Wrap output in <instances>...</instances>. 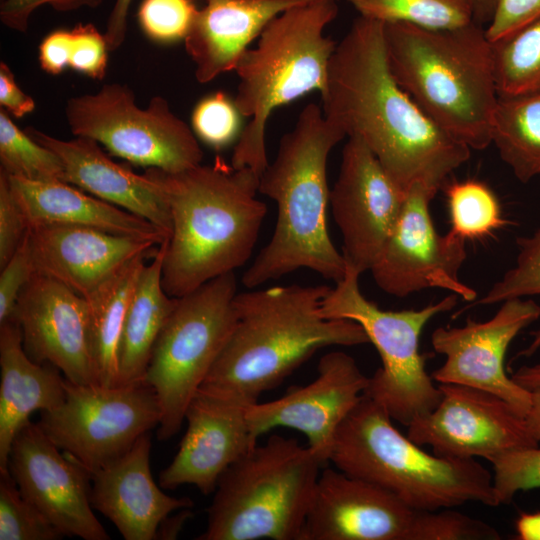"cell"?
I'll list each match as a JSON object with an SVG mask.
<instances>
[{
  "label": "cell",
  "instance_id": "cell-1",
  "mask_svg": "<svg viewBox=\"0 0 540 540\" xmlns=\"http://www.w3.org/2000/svg\"><path fill=\"white\" fill-rule=\"evenodd\" d=\"M383 25L359 16L337 43L322 111L345 137L363 141L401 190L422 184L438 191L471 149L434 123L393 78Z\"/></svg>",
  "mask_w": 540,
  "mask_h": 540
},
{
  "label": "cell",
  "instance_id": "cell-2",
  "mask_svg": "<svg viewBox=\"0 0 540 540\" xmlns=\"http://www.w3.org/2000/svg\"><path fill=\"white\" fill-rule=\"evenodd\" d=\"M330 288L291 284L237 293L236 325L198 391L248 406L319 349L370 343L355 321L320 313Z\"/></svg>",
  "mask_w": 540,
  "mask_h": 540
},
{
  "label": "cell",
  "instance_id": "cell-3",
  "mask_svg": "<svg viewBox=\"0 0 540 540\" xmlns=\"http://www.w3.org/2000/svg\"><path fill=\"white\" fill-rule=\"evenodd\" d=\"M149 170L171 211V232L162 243V284L169 296L182 297L250 259L267 212L256 197V172L220 158L178 173Z\"/></svg>",
  "mask_w": 540,
  "mask_h": 540
},
{
  "label": "cell",
  "instance_id": "cell-4",
  "mask_svg": "<svg viewBox=\"0 0 540 540\" xmlns=\"http://www.w3.org/2000/svg\"><path fill=\"white\" fill-rule=\"evenodd\" d=\"M344 138L315 103L306 105L294 127L282 136L258 186L259 193L276 203V223L271 239L242 276L246 288L300 268L335 283L343 278L347 264L332 242L327 224V161Z\"/></svg>",
  "mask_w": 540,
  "mask_h": 540
},
{
  "label": "cell",
  "instance_id": "cell-5",
  "mask_svg": "<svg viewBox=\"0 0 540 540\" xmlns=\"http://www.w3.org/2000/svg\"><path fill=\"white\" fill-rule=\"evenodd\" d=\"M383 35L393 78L426 115L471 150L490 146L498 91L483 25L433 30L390 22Z\"/></svg>",
  "mask_w": 540,
  "mask_h": 540
},
{
  "label": "cell",
  "instance_id": "cell-6",
  "mask_svg": "<svg viewBox=\"0 0 540 540\" xmlns=\"http://www.w3.org/2000/svg\"><path fill=\"white\" fill-rule=\"evenodd\" d=\"M421 447L397 430L387 411L364 394L339 427L329 462L417 510L467 502L499 505L492 474L476 459L442 457Z\"/></svg>",
  "mask_w": 540,
  "mask_h": 540
},
{
  "label": "cell",
  "instance_id": "cell-7",
  "mask_svg": "<svg viewBox=\"0 0 540 540\" xmlns=\"http://www.w3.org/2000/svg\"><path fill=\"white\" fill-rule=\"evenodd\" d=\"M337 1L320 0L284 11L239 58L234 102L242 117L250 120L234 147V168L247 167L260 176L269 164L265 131L272 112L311 91L321 94L326 89L337 43L324 30L338 14Z\"/></svg>",
  "mask_w": 540,
  "mask_h": 540
},
{
  "label": "cell",
  "instance_id": "cell-8",
  "mask_svg": "<svg viewBox=\"0 0 540 540\" xmlns=\"http://www.w3.org/2000/svg\"><path fill=\"white\" fill-rule=\"evenodd\" d=\"M324 463L296 439L273 434L219 478L197 540H302Z\"/></svg>",
  "mask_w": 540,
  "mask_h": 540
},
{
  "label": "cell",
  "instance_id": "cell-9",
  "mask_svg": "<svg viewBox=\"0 0 540 540\" xmlns=\"http://www.w3.org/2000/svg\"><path fill=\"white\" fill-rule=\"evenodd\" d=\"M360 275L347 265L343 278L323 299L320 313L326 318L355 321L364 329L382 362L369 377L364 394L381 405L392 420L408 426L432 411L442 397L426 371L425 357L419 351L420 335L433 317L452 310L459 296L450 293L420 309L384 310L362 294Z\"/></svg>",
  "mask_w": 540,
  "mask_h": 540
},
{
  "label": "cell",
  "instance_id": "cell-10",
  "mask_svg": "<svg viewBox=\"0 0 540 540\" xmlns=\"http://www.w3.org/2000/svg\"><path fill=\"white\" fill-rule=\"evenodd\" d=\"M234 272L216 277L188 294L163 327L144 376L158 398L157 437L180 430L186 409L226 345L237 321Z\"/></svg>",
  "mask_w": 540,
  "mask_h": 540
},
{
  "label": "cell",
  "instance_id": "cell-11",
  "mask_svg": "<svg viewBox=\"0 0 540 540\" xmlns=\"http://www.w3.org/2000/svg\"><path fill=\"white\" fill-rule=\"evenodd\" d=\"M65 114L75 136L94 139L132 163L178 173L202 162L195 134L160 96L141 109L128 86L112 83L69 99Z\"/></svg>",
  "mask_w": 540,
  "mask_h": 540
},
{
  "label": "cell",
  "instance_id": "cell-12",
  "mask_svg": "<svg viewBox=\"0 0 540 540\" xmlns=\"http://www.w3.org/2000/svg\"><path fill=\"white\" fill-rule=\"evenodd\" d=\"M65 389L64 401L40 412L38 425L90 473L123 455L160 423L157 395L143 380L104 387L66 379Z\"/></svg>",
  "mask_w": 540,
  "mask_h": 540
},
{
  "label": "cell",
  "instance_id": "cell-13",
  "mask_svg": "<svg viewBox=\"0 0 540 540\" xmlns=\"http://www.w3.org/2000/svg\"><path fill=\"white\" fill-rule=\"evenodd\" d=\"M438 191L422 184L407 192L394 228L370 269L377 286L395 297L440 288L473 302L476 291L459 279L466 257L465 240L439 234L430 214Z\"/></svg>",
  "mask_w": 540,
  "mask_h": 540
},
{
  "label": "cell",
  "instance_id": "cell-14",
  "mask_svg": "<svg viewBox=\"0 0 540 540\" xmlns=\"http://www.w3.org/2000/svg\"><path fill=\"white\" fill-rule=\"evenodd\" d=\"M539 317L540 305L534 300L511 298L486 321L469 318L459 327L436 328L431 344L445 361L431 377L438 384H459L493 393L525 417L532 392L507 375L504 363L515 337Z\"/></svg>",
  "mask_w": 540,
  "mask_h": 540
},
{
  "label": "cell",
  "instance_id": "cell-15",
  "mask_svg": "<svg viewBox=\"0 0 540 540\" xmlns=\"http://www.w3.org/2000/svg\"><path fill=\"white\" fill-rule=\"evenodd\" d=\"M442 397L430 412L415 418L407 436L434 454L452 458L494 457L538 446L525 417L501 397L481 389L438 384Z\"/></svg>",
  "mask_w": 540,
  "mask_h": 540
},
{
  "label": "cell",
  "instance_id": "cell-16",
  "mask_svg": "<svg viewBox=\"0 0 540 540\" xmlns=\"http://www.w3.org/2000/svg\"><path fill=\"white\" fill-rule=\"evenodd\" d=\"M431 511L338 469L323 468L302 540H429Z\"/></svg>",
  "mask_w": 540,
  "mask_h": 540
},
{
  "label": "cell",
  "instance_id": "cell-17",
  "mask_svg": "<svg viewBox=\"0 0 540 540\" xmlns=\"http://www.w3.org/2000/svg\"><path fill=\"white\" fill-rule=\"evenodd\" d=\"M8 471L23 497L63 536L110 538L90 502L91 473L60 450L38 423L29 421L15 436Z\"/></svg>",
  "mask_w": 540,
  "mask_h": 540
},
{
  "label": "cell",
  "instance_id": "cell-18",
  "mask_svg": "<svg viewBox=\"0 0 540 540\" xmlns=\"http://www.w3.org/2000/svg\"><path fill=\"white\" fill-rule=\"evenodd\" d=\"M405 196L366 144L348 138L329 198L347 265L360 274L370 271L394 228Z\"/></svg>",
  "mask_w": 540,
  "mask_h": 540
},
{
  "label": "cell",
  "instance_id": "cell-19",
  "mask_svg": "<svg viewBox=\"0 0 540 540\" xmlns=\"http://www.w3.org/2000/svg\"><path fill=\"white\" fill-rule=\"evenodd\" d=\"M23 347L38 364L50 363L75 384H99L92 322L84 297L35 272L19 294L11 316Z\"/></svg>",
  "mask_w": 540,
  "mask_h": 540
},
{
  "label": "cell",
  "instance_id": "cell-20",
  "mask_svg": "<svg viewBox=\"0 0 540 540\" xmlns=\"http://www.w3.org/2000/svg\"><path fill=\"white\" fill-rule=\"evenodd\" d=\"M369 383L354 358L342 351L323 355L317 377L305 386L291 387L275 400L248 405L246 417L253 438L278 427L303 433L308 447L329 462L337 431L361 400Z\"/></svg>",
  "mask_w": 540,
  "mask_h": 540
},
{
  "label": "cell",
  "instance_id": "cell-21",
  "mask_svg": "<svg viewBox=\"0 0 540 540\" xmlns=\"http://www.w3.org/2000/svg\"><path fill=\"white\" fill-rule=\"evenodd\" d=\"M35 272L86 298L140 255L154 256L159 244L73 224L33 225L27 231Z\"/></svg>",
  "mask_w": 540,
  "mask_h": 540
},
{
  "label": "cell",
  "instance_id": "cell-22",
  "mask_svg": "<svg viewBox=\"0 0 540 540\" xmlns=\"http://www.w3.org/2000/svg\"><path fill=\"white\" fill-rule=\"evenodd\" d=\"M246 408L197 391L185 412L187 429L179 449L159 475L161 488L190 484L204 495L213 493L222 474L257 444Z\"/></svg>",
  "mask_w": 540,
  "mask_h": 540
},
{
  "label": "cell",
  "instance_id": "cell-23",
  "mask_svg": "<svg viewBox=\"0 0 540 540\" xmlns=\"http://www.w3.org/2000/svg\"><path fill=\"white\" fill-rule=\"evenodd\" d=\"M150 433L123 455L91 473L90 502L125 540H153L171 513L193 507L189 498L165 494L150 470Z\"/></svg>",
  "mask_w": 540,
  "mask_h": 540
},
{
  "label": "cell",
  "instance_id": "cell-24",
  "mask_svg": "<svg viewBox=\"0 0 540 540\" xmlns=\"http://www.w3.org/2000/svg\"><path fill=\"white\" fill-rule=\"evenodd\" d=\"M27 134L60 157L65 182L149 221L169 237V201L149 169L143 175L134 173L111 160L98 142L88 137L76 136L65 141L34 128H28Z\"/></svg>",
  "mask_w": 540,
  "mask_h": 540
},
{
  "label": "cell",
  "instance_id": "cell-25",
  "mask_svg": "<svg viewBox=\"0 0 540 540\" xmlns=\"http://www.w3.org/2000/svg\"><path fill=\"white\" fill-rule=\"evenodd\" d=\"M320 0H203L185 48L199 83L234 71L241 55L284 11Z\"/></svg>",
  "mask_w": 540,
  "mask_h": 540
},
{
  "label": "cell",
  "instance_id": "cell-26",
  "mask_svg": "<svg viewBox=\"0 0 540 540\" xmlns=\"http://www.w3.org/2000/svg\"><path fill=\"white\" fill-rule=\"evenodd\" d=\"M0 367V472H8L15 436L33 412L54 409L64 401L66 378L54 365L29 358L13 318L0 324Z\"/></svg>",
  "mask_w": 540,
  "mask_h": 540
},
{
  "label": "cell",
  "instance_id": "cell-27",
  "mask_svg": "<svg viewBox=\"0 0 540 540\" xmlns=\"http://www.w3.org/2000/svg\"><path fill=\"white\" fill-rule=\"evenodd\" d=\"M8 179L28 227L73 224L151 240L159 245L167 239L166 234L149 221L100 198L89 196L67 182L32 181L10 175Z\"/></svg>",
  "mask_w": 540,
  "mask_h": 540
},
{
  "label": "cell",
  "instance_id": "cell-28",
  "mask_svg": "<svg viewBox=\"0 0 540 540\" xmlns=\"http://www.w3.org/2000/svg\"><path fill=\"white\" fill-rule=\"evenodd\" d=\"M163 254L161 244L133 292L121 336L117 386L144 379L155 343L177 305L178 298L163 288Z\"/></svg>",
  "mask_w": 540,
  "mask_h": 540
},
{
  "label": "cell",
  "instance_id": "cell-29",
  "mask_svg": "<svg viewBox=\"0 0 540 540\" xmlns=\"http://www.w3.org/2000/svg\"><path fill=\"white\" fill-rule=\"evenodd\" d=\"M148 255H140L85 299L88 303L99 385L117 386L119 350L128 307Z\"/></svg>",
  "mask_w": 540,
  "mask_h": 540
},
{
  "label": "cell",
  "instance_id": "cell-30",
  "mask_svg": "<svg viewBox=\"0 0 540 540\" xmlns=\"http://www.w3.org/2000/svg\"><path fill=\"white\" fill-rule=\"evenodd\" d=\"M491 144L520 182L540 178V92L498 96Z\"/></svg>",
  "mask_w": 540,
  "mask_h": 540
},
{
  "label": "cell",
  "instance_id": "cell-31",
  "mask_svg": "<svg viewBox=\"0 0 540 540\" xmlns=\"http://www.w3.org/2000/svg\"><path fill=\"white\" fill-rule=\"evenodd\" d=\"M498 96L540 92V17L492 43Z\"/></svg>",
  "mask_w": 540,
  "mask_h": 540
},
{
  "label": "cell",
  "instance_id": "cell-32",
  "mask_svg": "<svg viewBox=\"0 0 540 540\" xmlns=\"http://www.w3.org/2000/svg\"><path fill=\"white\" fill-rule=\"evenodd\" d=\"M360 16L444 30L476 22L469 0H348Z\"/></svg>",
  "mask_w": 540,
  "mask_h": 540
},
{
  "label": "cell",
  "instance_id": "cell-33",
  "mask_svg": "<svg viewBox=\"0 0 540 540\" xmlns=\"http://www.w3.org/2000/svg\"><path fill=\"white\" fill-rule=\"evenodd\" d=\"M450 224L454 235L480 239L506 224L494 192L483 182L456 181L445 189Z\"/></svg>",
  "mask_w": 540,
  "mask_h": 540
},
{
  "label": "cell",
  "instance_id": "cell-34",
  "mask_svg": "<svg viewBox=\"0 0 540 540\" xmlns=\"http://www.w3.org/2000/svg\"><path fill=\"white\" fill-rule=\"evenodd\" d=\"M0 161V169L10 176L65 182L60 157L20 130L3 109L0 110Z\"/></svg>",
  "mask_w": 540,
  "mask_h": 540
},
{
  "label": "cell",
  "instance_id": "cell-35",
  "mask_svg": "<svg viewBox=\"0 0 540 540\" xmlns=\"http://www.w3.org/2000/svg\"><path fill=\"white\" fill-rule=\"evenodd\" d=\"M514 265L473 305H492L511 298L540 296V227L531 235L518 237ZM530 345L519 355L531 356L540 348V328L532 333Z\"/></svg>",
  "mask_w": 540,
  "mask_h": 540
},
{
  "label": "cell",
  "instance_id": "cell-36",
  "mask_svg": "<svg viewBox=\"0 0 540 540\" xmlns=\"http://www.w3.org/2000/svg\"><path fill=\"white\" fill-rule=\"evenodd\" d=\"M63 534L21 494L8 472H0V540H57Z\"/></svg>",
  "mask_w": 540,
  "mask_h": 540
},
{
  "label": "cell",
  "instance_id": "cell-37",
  "mask_svg": "<svg viewBox=\"0 0 540 540\" xmlns=\"http://www.w3.org/2000/svg\"><path fill=\"white\" fill-rule=\"evenodd\" d=\"M492 483L500 504L511 502L519 491L540 487V447L531 446L502 453L489 461Z\"/></svg>",
  "mask_w": 540,
  "mask_h": 540
},
{
  "label": "cell",
  "instance_id": "cell-38",
  "mask_svg": "<svg viewBox=\"0 0 540 540\" xmlns=\"http://www.w3.org/2000/svg\"><path fill=\"white\" fill-rule=\"evenodd\" d=\"M241 113L234 100L219 91L200 100L192 113L194 133L206 144L222 149L241 134Z\"/></svg>",
  "mask_w": 540,
  "mask_h": 540
},
{
  "label": "cell",
  "instance_id": "cell-39",
  "mask_svg": "<svg viewBox=\"0 0 540 540\" xmlns=\"http://www.w3.org/2000/svg\"><path fill=\"white\" fill-rule=\"evenodd\" d=\"M198 10L194 0H143L138 21L149 38L170 43L185 40Z\"/></svg>",
  "mask_w": 540,
  "mask_h": 540
},
{
  "label": "cell",
  "instance_id": "cell-40",
  "mask_svg": "<svg viewBox=\"0 0 540 540\" xmlns=\"http://www.w3.org/2000/svg\"><path fill=\"white\" fill-rule=\"evenodd\" d=\"M71 33L69 66L91 78H104L109 52L104 34H101L93 24H79L71 30Z\"/></svg>",
  "mask_w": 540,
  "mask_h": 540
},
{
  "label": "cell",
  "instance_id": "cell-41",
  "mask_svg": "<svg viewBox=\"0 0 540 540\" xmlns=\"http://www.w3.org/2000/svg\"><path fill=\"white\" fill-rule=\"evenodd\" d=\"M35 273L27 233L11 258L1 267L0 324L8 321L24 286Z\"/></svg>",
  "mask_w": 540,
  "mask_h": 540
},
{
  "label": "cell",
  "instance_id": "cell-42",
  "mask_svg": "<svg viewBox=\"0 0 540 540\" xmlns=\"http://www.w3.org/2000/svg\"><path fill=\"white\" fill-rule=\"evenodd\" d=\"M28 223L10 188L8 175L0 169V267L23 241Z\"/></svg>",
  "mask_w": 540,
  "mask_h": 540
},
{
  "label": "cell",
  "instance_id": "cell-43",
  "mask_svg": "<svg viewBox=\"0 0 540 540\" xmlns=\"http://www.w3.org/2000/svg\"><path fill=\"white\" fill-rule=\"evenodd\" d=\"M540 17V0H498L485 28L490 42L510 36Z\"/></svg>",
  "mask_w": 540,
  "mask_h": 540
},
{
  "label": "cell",
  "instance_id": "cell-44",
  "mask_svg": "<svg viewBox=\"0 0 540 540\" xmlns=\"http://www.w3.org/2000/svg\"><path fill=\"white\" fill-rule=\"evenodd\" d=\"M103 0H3L0 5V20L9 29L25 32L33 11L49 5L58 12H71L82 7L96 8Z\"/></svg>",
  "mask_w": 540,
  "mask_h": 540
},
{
  "label": "cell",
  "instance_id": "cell-45",
  "mask_svg": "<svg viewBox=\"0 0 540 540\" xmlns=\"http://www.w3.org/2000/svg\"><path fill=\"white\" fill-rule=\"evenodd\" d=\"M72 33L55 30L48 34L39 46V61L42 69L50 74H59L69 66Z\"/></svg>",
  "mask_w": 540,
  "mask_h": 540
},
{
  "label": "cell",
  "instance_id": "cell-46",
  "mask_svg": "<svg viewBox=\"0 0 540 540\" xmlns=\"http://www.w3.org/2000/svg\"><path fill=\"white\" fill-rule=\"evenodd\" d=\"M0 104L16 118L35 109L34 99L18 87L12 71L4 62L0 63Z\"/></svg>",
  "mask_w": 540,
  "mask_h": 540
},
{
  "label": "cell",
  "instance_id": "cell-47",
  "mask_svg": "<svg viewBox=\"0 0 540 540\" xmlns=\"http://www.w3.org/2000/svg\"><path fill=\"white\" fill-rule=\"evenodd\" d=\"M132 0H116L107 20L104 33L109 52L118 49L124 42L127 30V15Z\"/></svg>",
  "mask_w": 540,
  "mask_h": 540
},
{
  "label": "cell",
  "instance_id": "cell-48",
  "mask_svg": "<svg viewBox=\"0 0 540 540\" xmlns=\"http://www.w3.org/2000/svg\"><path fill=\"white\" fill-rule=\"evenodd\" d=\"M190 508L180 509L173 516H167L159 525L155 539H176L184 524L192 517Z\"/></svg>",
  "mask_w": 540,
  "mask_h": 540
},
{
  "label": "cell",
  "instance_id": "cell-49",
  "mask_svg": "<svg viewBox=\"0 0 540 540\" xmlns=\"http://www.w3.org/2000/svg\"><path fill=\"white\" fill-rule=\"evenodd\" d=\"M517 538L540 540V512L521 513L516 520Z\"/></svg>",
  "mask_w": 540,
  "mask_h": 540
},
{
  "label": "cell",
  "instance_id": "cell-50",
  "mask_svg": "<svg viewBox=\"0 0 540 540\" xmlns=\"http://www.w3.org/2000/svg\"><path fill=\"white\" fill-rule=\"evenodd\" d=\"M512 379L522 387L533 390L540 387V363L521 366L513 374Z\"/></svg>",
  "mask_w": 540,
  "mask_h": 540
},
{
  "label": "cell",
  "instance_id": "cell-51",
  "mask_svg": "<svg viewBox=\"0 0 540 540\" xmlns=\"http://www.w3.org/2000/svg\"><path fill=\"white\" fill-rule=\"evenodd\" d=\"M531 392V406L525 415V420L533 438L540 442V387Z\"/></svg>",
  "mask_w": 540,
  "mask_h": 540
},
{
  "label": "cell",
  "instance_id": "cell-52",
  "mask_svg": "<svg viewBox=\"0 0 540 540\" xmlns=\"http://www.w3.org/2000/svg\"><path fill=\"white\" fill-rule=\"evenodd\" d=\"M473 7L475 21L488 24L493 16L498 0H469Z\"/></svg>",
  "mask_w": 540,
  "mask_h": 540
},
{
  "label": "cell",
  "instance_id": "cell-53",
  "mask_svg": "<svg viewBox=\"0 0 540 540\" xmlns=\"http://www.w3.org/2000/svg\"><path fill=\"white\" fill-rule=\"evenodd\" d=\"M1 1H3V0H1Z\"/></svg>",
  "mask_w": 540,
  "mask_h": 540
}]
</instances>
